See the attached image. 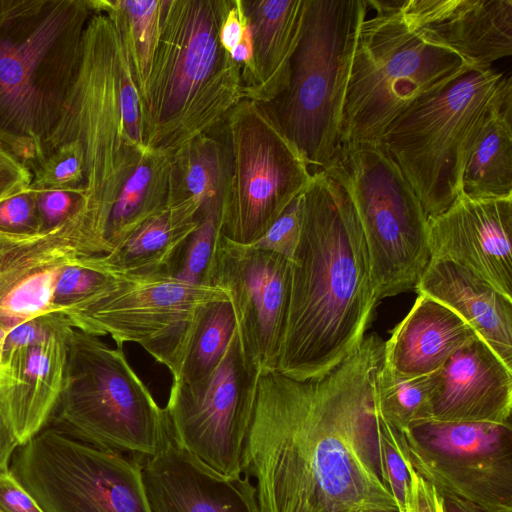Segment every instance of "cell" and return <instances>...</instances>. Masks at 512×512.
Returning <instances> with one entry per match:
<instances>
[{"mask_svg": "<svg viewBox=\"0 0 512 512\" xmlns=\"http://www.w3.org/2000/svg\"><path fill=\"white\" fill-rule=\"evenodd\" d=\"M368 10L366 0H306L288 86L269 103L312 173L338 146L352 54Z\"/></svg>", "mask_w": 512, "mask_h": 512, "instance_id": "cell-10", "label": "cell"}, {"mask_svg": "<svg viewBox=\"0 0 512 512\" xmlns=\"http://www.w3.org/2000/svg\"><path fill=\"white\" fill-rule=\"evenodd\" d=\"M343 102L339 144L380 142L415 103L473 70L457 53L427 40L401 13L403 0H366Z\"/></svg>", "mask_w": 512, "mask_h": 512, "instance_id": "cell-6", "label": "cell"}, {"mask_svg": "<svg viewBox=\"0 0 512 512\" xmlns=\"http://www.w3.org/2000/svg\"><path fill=\"white\" fill-rule=\"evenodd\" d=\"M201 218L200 205L195 201H167L162 211L113 251L87 260L98 271L113 276L171 274L179 250Z\"/></svg>", "mask_w": 512, "mask_h": 512, "instance_id": "cell-26", "label": "cell"}, {"mask_svg": "<svg viewBox=\"0 0 512 512\" xmlns=\"http://www.w3.org/2000/svg\"><path fill=\"white\" fill-rule=\"evenodd\" d=\"M371 334L327 374L262 370L242 454L261 512H399L379 461Z\"/></svg>", "mask_w": 512, "mask_h": 512, "instance_id": "cell-1", "label": "cell"}, {"mask_svg": "<svg viewBox=\"0 0 512 512\" xmlns=\"http://www.w3.org/2000/svg\"><path fill=\"white\" fill-rule=\"evenodd\" d=\"M35 193L41 231L52 229L65 222L77 212L83 202L82 194L77 192L42 191Z\"/></svg>", "mask_w": 512, "mask_h": 512, "instance_id": "cell-40", "label": "cell"}, {"mask_svg": "<svg viewBox=\"0 0 512 512\" xmlns=\"http://www.w3.org/2000/svg\"><path fill=\"white\" fill-rule=\"evenodd\" d=\"M203 284L228 295L244 351L260 370H276L290 288V260L218 233Z\"/></svg>", "mask_w": 512, "mask_h": 512, "instance_id": "cell-16", "label": "cell"}, {"mask_svg": "<svg viewBox=\"0 0 512 512\" xmlns=\"http://www.w3.org/2000/svg\"><path fill=\"white\" fill-rule=\"evenodd\" d=\"M455 312L512 368V299L470 270L430 258L415 288Z\"/></svg>", "mask_w": 512, "mask_h": 512, "instance_id": "cell-23", "label": "cell"}, {"mask_svg": "<svg viewBox=\"0 0 512 512\" xmlns=\"http://www.w3.org/2000/svg\"><path fill=\"white\" fill-rule=\"evenodd\" d=\"M91 0H0V143L30 170L80 63Z\"/></svg>", "mask_w": 512, "mask_h": 512, "instance_id": "cell-5", "label": "cell"}, {"mask_svg": "<svg viewBox=\"0 0 512 512\" xmlns=\"http://www.w3.org/2000/svg\"><path fill=\"white\" fill-rule=\"evenodd\" d=\"M475 337L472 328L455 312L419 294L383 344L382 365L403 378L432 375Z\"/></svg>", "mask_w": 512, "mask_h": 512, "instance_id": "cell-24", "label": "cell"}, {"mask_svg": "<svg viewBox=\"0 0 512 512\" xmlns=\"http://www.w3.org/2000/svg\"><path fill=\"white\" fill-rule=\"evenodd\" d=\"M91 4L77 74L44 156L68 141L81 144L85 183L79 211L106 239L120 190L152 151L144 140L141 100L119 18L108 0Z\"/></svg>", "mask_w": 512, "mask_h": 512, "instance_id": "cell-3", "label": "cell"}, {"mask_svg": "<svg viewBox=\"0 0 512 512\" xmlns=\"http://www.w3.org/2000/svg\"><path fill=\"white\" fill-rule=\"evenodd\" d=\"M151 512H261L250 477H225L173 438L139 462Z\"/></svg>", "mask_w": 512, "mask_h": 512, "instance_id": "cell-19", "label": "cell"}, {"mask_svg": "<svg viewBox=\"0 0 512 512\" xmlns=\"http://www.w3.org/2000/svg\"><path fill=\"white\" fill-rule=\"evenodd\" d=\"M512 100L510 74L471 70L412 105L384 133L387 148L428 218L461 193L469 146L489 113Z\"/></svg>", "mask_w": 512, "mask_h": 512, "instance_id": "cell-8", "label": "cell"}, {"mask_svg": "<svg viewBox=\"0 0 512 512\" xmlns=\"http://www.w3.org/2000/svg\"><path fill=\"white\" fill-rule=\"evenodd\" d=\"M407 464L410 486L404 512H445L443 497L440 493L423 480L408 461Z\"/></svg>", "mask_w": 512, "mask_h": 512, "instance_id": "cell-42", "label": "cell"}, {"mask_svg": "<svg viewBox=\"0 0 512 512\" xmlns=\"http://www.w3.org/2000/svg\"><path fill=\"white\" fill-rule=\"evenodd\" d=\"M260 370L244 351L237 329L216 368L205 378L174 380L165 407L176 442L215 472L242 473Z\"/></svg>", "mask_w": 512, "mask_h": 512, "instance_id": "cell-14", "label": "cell"}, {"mask_svg": "<svg viewBox=\"0 0 512 512\" xmlns=\"http://www.w3.org/2000/svg\"><path fill=\"white\" fill-rule=\"evenodd\" d=\"M303 192L296 197L268 230L250 245L292 259L302 225Z\"/></svg>", "mask_w": 512, "mask_h": 512, "instance_id": "cell-37", "label": "cell"}, {"mask_svg": "<svg viewBox=\"0 0 512 512\" xmlns=\"http://www.w3.org/2000/svg\"><path fill=\"white\" fill-rule=\"evenodd\" d=\"M277 371L319 378L362 343L379 301L362 228L345 190L322 170L302 195Z\"/></svg>", "mask_w": 512, "mask_h": 512, "instance_id": "cell-2", "label": "cell"}, {"mask_svg": "<svg viewBox=\"0 0 512 512\" xmlns=\"http://www.w3.org/2000/svg\"><path fill=\"white\" fill-rule=\"evenodd\" d=\"M378 451L383 479L396 500L399 512H404L410 476L407 460L402 451L401 434L380 413Z\"/></svg>", "mask_w": 512, "mask_h": 512, "instance_id": "cell-35", "label": "cell"}, {"mask_svg": "<svg viewBox=\"0 0 512 512\" xmlns=\"http://www.w3.org/2000/svg\"><path fill=\"white\" fill-rule=\"evenodd\" d=\"M20 446L19 441L0 410V474L10 472L13 456Z\"/></svg>", "mask_w": 512, "mask_h": 512, "instance_id": "cell-45", "label": "cell"}, {"mask_svg": "<svg viewBox=\"0 0 512 512\" xmlns=\"http://www.w3.org/2000/svg\"><path fill=\"white\" fill-rule=\"evenodd\" d=\"M0 231L12 234L41 232L34 191L28 189L0 202Z\"/></svg>", "mask_w": 512, "mask_h": 512, "instance_id": "cell-38", "label": "cell"}, {"mask_svg": "<svg viewBox=\"0 0 512 512\" xmlns=\"http://www.w3.org/2000/svg\"><path fill=\"white\" fill-rule=\"evenodd\" d=\"M461 193L480 199L512 197V100L492 110L474 136Z\"/></svg>", "mask_w": 512, "mask_h": 512, "instance_id": "cell-27", "label": "cell"}, {"mask_svg": "<svg viewBox=\"0 0 512 512\" xmlns=\"http://www.w3.org/2000/svg\"><path fill=\"white\" fill-rule=\"evenodd\" d=\"M71 324L42 342L3 355L0 368V410L20 445L49 422L60 396Z\"/></svg>", "mask_w": 512, "mask_h": 512, "instance_id": "cell-21", "label": "cell"}, {"mask_svg": "<svg viewBox=\"0 0 512 512\" xmlns=\"http://www.w3.org/2000/svg\"><path fill=\"white\" fill-rule=\"evenodd\" d=\"M32 181L29 190L67 191L81 193L85 183L84 153L81 144L68 141L48 152L30 168Z\"/></svg>", "mask_w": 512, "mask_h": 512, "instance_id": "cell-33", "label": "cell"}, {"mask_svg": "<svg viewBox=\"0 0 512 512\" xmlns=\"http://www.w3.org/2000/svg\"><path fill=\"white\" fill-rule=\"evenodd\" d=\"M108 1L122 26L142 103L158 40L162 0Z\"/></svg>", "mask_w": 512, "mask_h": 512, "instance_id": "cell-32", "label": "cell"}, {"mask_svg": "<svg viewBox=\"0 0 512 512\" xmlns=\"http://www.w3.org/2000/svg\"><path fill=\"white\" fill-rule=\"evenodd\" d=\"M437 377L430 421H511L512 368L478 336L457 350Z\"/></svg>", "mask_w": 512, "mask_h": 512, "instance_id": "cell-22", "label": "cell"}, {"mask_svg": "<svg viewBox=\"0 0 512 512\" xmlns=\"http://www.w3.org/2000/svg\"><path fill=\"white\" fill-rule=\"evenodd\" d=\"M227 176L219 233L258 240L306 188L312 172L269 103L242 99L220 126Z\"/></svg>", "mask_w": 512, "mask_h": 512, "instance_id": "cell-11", "label": "cell"}, {"mask_svg": "<svg viewBox=\"0 0 512 512\" xmlns=\"http://www.w3.org/2000/svg\"><path fill=\"white\" fill-rule=\"evenodd\" d=\"M229 300L215 301L203 310L178 379L193 383L207 377L220 362L236 330Z\"/></svg>", "mask_w": 512, "mask_h": 512, "instance_id": "cell-31", "label": "cell"}, {"mask_svg": "<svg viewBox=\"0 0 512 512\" xmlns=\"http://www.w3.org/2000/svg\"><path fill=\"white\" fill-rule=\"evenodd\" d=\"M87 258H81L61 272L53 296L57 312H63L84 299L109 279L110 275L95 269Z\"/></svg>", "mask_w": 512, "mask_h": 512, "instance_id": "cell-36", "label": "cell"}, {"mask_svg": "<svg viewBox=\"0 0 512 512\" xmlns=\"http://www.w3.org/2000/svg\"><path fill=\"white\" fill-rule=\"evenodd\" d=\"M171 158L172 155L163 152H151L125 182L108 219L107 253L165 208Z\"/></svg>", "mask_w": 512, "mask_h": 512, "instance_id": "cell-29", "label": "cell"}, {"mask_svg": "<svg viewBox=\"0 0 512 512\" xmlns=\"http://www.w3.org/2000/svg\"><path fill=\"white\" fill-rule=\"evenodd\" d=\"M437 373L403 378L385 368L381 362L374 379L379 413L400 432L430 421Z\"/></svg>", "mask_w": 512, "mask_h": 512, "instance_id": "cell-30", "label": "cell"}, {"mask_svg": "<svg viewBox=\"0 0 512 512\" xmlns=\"http://www.w3.org/2000/svg\"><path fill=\"white\" fill-rule=\"evenodd\" d=\"M405 22L473 70L512 54V0H403Z\"/></svg>", "mask_w": 512, "mask_h": 512, "instance_id": "cell-20", "label": "cell"}, {"mask_svg": "<svg viewBox=\"0 0 512 512\" xmlns=\"http://www.w3.org/2000/svg\"><path fill=\"white\" fill-rule=\"evenodd\" d=\"M31 181L29 168L0 143V202L28 190Z\"/></svg>", "mask_w": 512, "mask_h": 512, "instance_id": "cell-41", "label": "cell"}, {"mask_svg": "<svg viewBox=\"0 0 512 512\" xmlns=\"http://www.w3.org/2000/svg\"><path fill=\"white\" fill-rule=\"evenodd\" d=\"M232 59L241 66V76L245 74L251 66L253 57L252 35L250 27L246 21L242 38L239 43L230 51Z\"/></svg>", "mask_w": 512, "mask_h": 512, "instance_id": "cell-46", "label": "cell"}, {"mask_svg": "<svg viewBox=\"0 0 512 512\" xmlns=\"http://www.w3.org/2000/svg\"><path fill=\"white\" fill-rule=\"evenodd\" d=\"M246 18L242 6V0H231L228 13L220 30L222 46L231 51L241 40Z\"/></svg>", "mask_w": 512, "mask_h": 512, "instance_id": "cell-44", "label": "cell"}, {"mask_svg": "<svg viewBox=\"0 0 512 512\" xmlns=\"http://www.w3.org/2000/svg\"><path fill=\"white\" fill-rule=\"evenodd\" d=\"M7 333H8V331H6L2 327H0V368L2 365L3 349H4V343H5V338H6Z\"/></svg>", "mask_w": 512, "mask_h": 512, "instance_id": "cell-48", "label": "cell"}, {"mask_svg": "<svg viewBox=\"0 0 512 512\" xmlns=\"http://www.w3.org/2000/svg\"><path fill=\"white\" fill-rule=\"evenodd\" d=\"M512 197L471 198L460 193L428 218L430 258L470 270L512 299Z\"/></svg>", "mask_w": 512, "mask_h": 512, "instance_id": "cell-18", "label": "cell"}, {"mask_svg": "<svg viewBox=\"0 0 512 512\" xmlns=\"http://www.w3.org/2000/svg\"><path fill=\"white\" fill-rule=\"evenodd\" d=\"M445 512H484L475 504L455 496L443 497Z\"/></svg>", "mask_w": 512, "mask_h": 512, "instance_id": "cell-47", "label": "cell"}, {"mask_svg": "<svg viewBox=\"0 0 512 512\" xmlns=\"http://www.w3.org/2000/svg\"><path fill=\"white\" fill-rule=\"evenodd\" d=\"M96 255H103L102 247L76 214L37 233L0 231V327L9 332L29 319L57 312L53 296L61 272Z\"/></svg>", "mask_w": 512, "mask_h": 512, "instance_id": "cell-17", "label": "cell"}, {"mask_svg": "<svg viewBox=\"0 0 512 512\" xmlns=\"http://www.w3.org/2000/svg\"><path fill=\"white\" fill-rule=\"evenodd\" d=\"M10 471L44 512H151L138 460L46 426Z\"/></svg>", "mask_w": 512, "mask_h": 512, "instance_id": "cell-13", "label": "cell"}, {"mask_svg": "<svg viewBox=\"0 0 512 512\" xmlns=\"http://www.w3.org/2000/svg\"><path fill=\"white\" fill-rule=\"evenodd\" d=\"M401 434L403 455L442 497L512 512V422L428 421Z\"/></svg>", "mask_w": 512, "mask_h": 512, "instance_id": "cell-15", "label": "cell"}, {"mask_svg": "<svg viewBox=\"0 0 512 512\" xmlns=\"http://www.w3.org/2000/svg\"><path fill=\"white\" fill-rule=\"evenodd\" d=\"M220 214L209 211L203 214L197 229L179 250L171 274L183 281L203 284L219 233Z\"/></svg>", "mask_w": 512, "mask_h": 512, "instance_id": "cell-34", "label": "cell"}, {"mask_svg": "<svg viewBox=\"0 0 512 512\" xmlns=\"http://www.w3.org/2000/svg\"><path fill=\"white\" fill-rule=\"evenodd\" d=\"M306 0H242L252 35L250 69L241 76L242 98L271 103L288 86Z\"/></svg>", "mask_w": 512, "mask_h": 512, "instance_id": "cell-25", "label": "cell"}, {"mask_svg": "<svg viewBox=\"0 0 512 512\" xmlns=\"http://www.w3.org/2000/svg\"><path fill=\"white\" fill-rule=\"evenodd\" d=\"M68 324L71 323L62 312L47 313L22 322L7 333L3 355L42 342Z\"/></svg>", "mask_w": 512, "mask_h": 512, "instance_id": "cell-39", "label": "cell"}, {"mask_svg": "<svg viewBox=\"0 0 512 512\" xmlns=\"http://www.w3.org/2000/svg\"><path fill=\"white\" fill-rule=\"evenodd\" d=\"M349 196L378 300L414 289L430 260L428 216L381 142L339 144L321 168Z\"/></svg>", "mask_w": 512, "mask_h": 512, "instance_id": "cell-9", "label": "cell"}, {"mask_svg": "<svg viewBox=\"0 0 512 512\" xmlns=\"http://www.w3.org/2000/svg\"><path fill=\"white\" fill-rule=\"evenodd\" d=\"M231 0H162L142 100L145 144L173 155L216 130L243 99L241 66L220 41Z\"/></svg>", "mask_w": 512, "mask_h": 512, "instance_id": "cell-4", "label": "cell"}, {"mask_svg": "<svg viewBox=\"0 0 512 512\" xmlns=\"http://www.w3.org/2000/svg\"><path fill=\"white\" fill-rule=\"evenodd\" d=\"M0 512H44L12 472L0 474Z\"/></svg>", "mask_w": 512, "mask_h": 512, "instance_id": "cell-43", "label": "cell"}, {"mask_svg": "<svg viewBox=\"0 0 512 512\" xmlns=\"http://www.w3.org/2000/svg\"><path fill=\"white\" fill-rule=\"evenodd\" d=\"M227 176V157L220 127L197 137L172 155L169 201L193 200L201 216L221 211Z\"/></svg>", "mask_w": 512, "mask_h": 512, "instance_id": "cell-28", "label": "cell"}, {"mask_svg": "<svg viewBox=\"0 0 512 512\" xmlns=\"http://www.w3.org/2000/svg\"><path fill=\"white\" fill-rule=\"evenodd\" d=\"M47 426L139 462L156 455L171 436L165 408L130 366L122 347L112 348L76 329Z\"/></svg>", "mask_w": 512, "mask_h": 512, "instance_id": "cell-7", "label": "cell"}, {"mask_svg": "<svg viewBox=\"0 0 512 512\" xmlns=\"http://www.w3.org/2000/svg\"><path fill=\"white\" fill-rule=\"evenodd\" d=\"M223 300L229 297L222 288L186 282L170 273L110 275L62 313L76 330L110 336L118 347L140 345L178 379L203 310Z\"/></svg>", "mask_w": 512, "mask_h": 512, "instance_id": "cell-12", "label": "cell"}]
</instances>
